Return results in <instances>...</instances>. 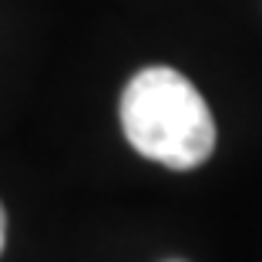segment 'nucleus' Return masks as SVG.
Returning a JSON list of instances; mask_svg holds the SVG:
<instances>
[{
	"label": "nucleus",
	"instance_id": "1",
	"mask_svg": "<svg viewBox=\"0 0 262 262\" xmlns=\"http://www.w3.org/2000/svg\"><path fill=\"white\" fill-rule=\"evenodd\" d=\"M121 128L135 151L175 171L199 168L215 151V121L185 74L145 68L124 84Z\"/></svg>",
	"mask_w": 262,
	"mask_h": 262
},
{
	"label": "nucleus",
	"instance_id": "2",
	"mask_svg": "<svg viewBox=\"0 0 262 262\" xmlns=\"http://www.w3.org/2000/svg\"><path fill=\"white\" fill-rule=\"evenodd\" d=\"M4 235H7V219H4V208H0V252H4Z\"/></svg>",
	"mask_w": 262,
	"mask_h": 262
}]
</instances>
